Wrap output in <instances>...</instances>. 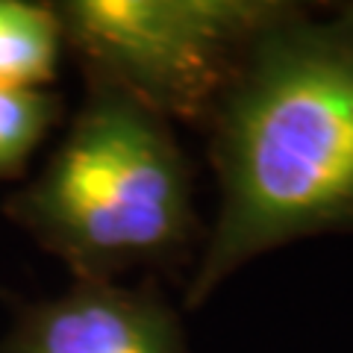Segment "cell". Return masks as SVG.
<instances>
[{"mask_svg":"<svg viewBox=\"0 0 353 353\" xmlns=\"http://www.w3.org/2000/svg\"><path fill=\"white\" fill-rule=\"evenodd\" d=\"M209 124L221 206L189 306L259 253L353 230V3L324 18L285 9L250 44Z\"/></svg>","mask_w":353,"mask_h":353,"instance_id":"1","label":"cell"},{"mask_svg":"<svg viewBox=\"0 0 353 353\" xmlns=\"http://www.w3.org/2000/svg\"><path fill=\"white\" fill-rule=\"evenodd\" d=\"M9 212L77 280H112L185 250L194 227L189 162L168 121L88 83L68 136Z\"/></svg>","mask_w":353,"mask_h":353,"instance_id":"2","label":"cell"},{"mask_svg":"<svg viewBox=\"0 0 353 353\" xmlns=\"http://www.w3.org/2000/svg\"><path fill=\"white\" fill-rule=\"evenodd\" d=\"M277 0H65L53 12L88 83L162 121H209Z\"/></svg>","mask_w":353,"mask_h":353,"instance_id":"3","label":"cell"},{"mask_svg":"<svg viewBox=\"0 0 353 353\" xmlns=\"http://www.w3.org/2000/svg\"><path fill=\"white\" fill-rule=\"evenodd\" d=\"M0 353H185V339L171 306L148 285L77 280L30 306Z\"/></svg>","mask_w":353,"mask_h":353,"instance_id":"4","label":"cell"},{"mask_svg":"<svg viewBox=\"0 0 353 353\" xmlns=\"http://www.w3.org/2000/svg\"><path fill=\"white\" fill-rule=\"evenodd\" d=\"M62 44L53 6L0 0V85L44 88L53 83Z\"/></svg>","mask_w":353,"mask_h":353,"instance_id":"5","label":"cell"},{"mask_svg":"<svg viewBox=\"0 0 353 353\" xmlns=\"http://www.w3.org/2000/svg\"><path fill=\"white\" fill-rule=\"evenodd\" d=\"M62 112V97L48 88L0 85V180L24 171Z\"/></svg>","mask_w":353,"mask_h":353,"instance_id":"6","label":"cell"}]
</instances>
